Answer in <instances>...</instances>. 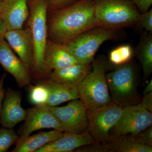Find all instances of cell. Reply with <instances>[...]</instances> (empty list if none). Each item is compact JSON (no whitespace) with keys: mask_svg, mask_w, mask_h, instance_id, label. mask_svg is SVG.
Instances as JSON below:
<instances>
[{"mask_svg":"<svg viewBox=\"0 0 152 152\" xmlns=\"http://www.w3.org/2000/svg\"><path fill=\"white\" fill-rule=\"evenodd\" d=\"M78 152H107L109 149L107 143H94L86 145L77 149Z\"/></svg>","mask_w":152,"mask_h":152,"instance_id":"obj_27","label":"cell"},{"mask_svg":"<svg viewBox=\"0 0 152 152\" xmlns=\"http://www.w3.org/2000/svg\"><path fill=\"white\" fill-rule=\"evenodd\" d=\"M106 76L112 102L122 107L140 103L137 73L133 64L129 62L117 66Z\"/></svg>","mask_w":152,"mask_h":152,"instance_id":"obj_2","label":"cell"},{"mask_svg":"<svg viewBox=\"0 0 152 152\" xmlns=\"http://www.w3.org/2000/svg\"><path fill=\"white\" fill-rule=\"evenodd\" d=\"M49 96V88L44 80L29 87L28 97L32 104L34 106L46 105Z\"/></svg>","mask_w":152,"mask_h":152,"instance_id":"obj_22","label":"cell"},{"mask_svg":"<svg viewBox=\"0 0 152 152\" xmlns=\"http://www.w3.org/2000/svg\"><path fill=\"white\" fill-rule=\"evenodd\" d=\"M63 132L54 130L35 134L19 137L12 152H36L40 148L61 135Z\"/></svg>","mask_w":152,"mask_h":152,"instance_id":"obj_18","label":"cell"},{"mask_svg":"<svg viewBox=\"0 0 152 152\" xmlns=\"http://www.w3.org/2000/svg\"><path fill=\"white\" fill-rule=\"evenodd\" d=\"M27 0H2L0 16L7 30L22 28L29 15Z\"/></svg>","mask_w":152,"mask_h":152,"instance_id":"obj_15","label":"cell"},{"mask_svg":"<svg viewBox=\"0 0 152 152\" xmlns=\"http://www.w3.org/2000/svg\"><path fill=\"white\" fill-rule=\"evenodd\" d=\"M122 110V107L111 102L87 111V130L96 142H109L110 132L119 119Z\"/></svg>","mask_w":152,"mask_h":152,"instance_id":"obj_7","label":"cell"},{"mask_svg":"<svg viewBox=\"0 0 152 152\" xmlns=\"http://www.w3.org/2000/svg\"><path fill=\"white\" fill-rule=\"evenodd\" d=\"M152 92V80L151 79V80L148 83V84L145 87V89L143 94L144 95L146 94H148V93Z\"/></svg>","mask_w":152,"mask_h":152,"instance_id":"obj_33","label":"cell"},{"mask_svg":"<svg viewBox=\"0 0 152 152\" xmlns=\"http://www.w3.org/2000/svg\"><path fill=\"white\" fill-rule=\"evenodd\" d=\"M129 135L136 142L145 146L152 148V126L137 134Z\"/></svg>","mask_w":152,"mask_h":152,"instance_id":"obj_25","label":"cell"},{"mask_svg":"<svg viewBox=\"0 0 152 152\" xmlns=\"http://www.w3.org/2000/svg\"><path fill=\"white\" fill-rule=\"evenodd\" d=\"M19 137L13 128H0V152L8 151L10 147L16 143Z\"/></svg>","mask_w":152,"mask_h":152,"instance_id":"obj_24","label":"cell"},{"mask_svg":"<svg viewBox=\"0 0 152 152\" xmlns=\"http://www.w3.org/2000/svg\"><path fill=\"white\" fill-rule=\"evenodd\" d=\"M21 102L20 92L11 88L6 90L0 115V124L2 126L13 128L24 121L27 110L22 107Z\"/></svg>","mask_w":152,"mask_h":152,"instance_id":"obj_12","label":"cell"},{"mask_svg":"<svg viewBox=\"0 0 152 152\" xmlns=\"http://www.w3.org/2000/svg\"><path fill=\"white\" fill-rule=\"evenodd\" d=\"M47 0H33L31 4L28 28L32 36L34 45L33 68L38 76H42L49 71L46 66L44 55L47 42Z\"/></svg>","mask_w":152,"mask_h":152,"instance_id":"obj_4","label":"cell"},{"mask_svg":"<svg viewBox=\"0 0 152 152\" xmlns=\"http://www.w3.org/2000/svg\"><path fill=\"white\" fill-rule=\"evenodd\" d=\"M133 53L132 48L130 45H122L112 50L109 55V60L114 65H122L130 62Z\"/></svg>","mask_w":152,"mask_h":152,"instance_id":"obj_23","label":"cell"},{"mask_svg":"<svg viewBox=\"0 0 152 152\" xmlns=\"http://www.w3.org/2000/svg\"><path fill=\"white\" fill-rule=\"evenodd\" d=\"M44 60L49 71L78 63L63 44L50 41L47 42Z\"/></svg>","mask_w":152,"mask_h":152,"instance_id":"obj_16","label":"cell"},{"mask_svg":"<svg viewBox=\"0 0 152 152\" xmlns=\"http://www.w3.org/2000/svg\"><path fill=\"white\" fill-rule=\"evenodd\" d=\"M0 64L14 77L20 88L29 86L31 69L15 55L5 39L0 42Z\"/></svg>","mask_w":152,"mask_h":152,"instance_id":"obj_11","label":"cell"},{"mask_svg":"<svg viewBox=\"0 0 152 152\" xmlns=\"http://www.w3.org/2000/svg\"><path fill=\"white\" fill-rule=\"evenodd\" d=\"M93 63L90 72L78 86L79 99L87 111L112 102L106 79L107 65L100 59Z\"/></svg>","mask_w":152,"mask_h":152,"instance_id":"obj_3","label":"cell"},{"mask_svg":"<svg viewBox=\"0 0 152 152\" xmlns=\"http://www.w3.org/2000/svg\"><path fill=\"white\" fill-rule=\"evenodd\" d=\"M114 29L98 27L82 33L63 43L78 63L91 64L101 45L113 38Z\"/></svg>","mask_w":152,"mask_h":152,"instance_id":"obj_6","label":"cell"},{"mask_svg":"<svg viewBox=\"0 0 152 152\" xmlns=\"http://www.w3.org/2000/svg\"><path fill=\"white\" fill-rule=\"evenodd\" d=\"M25 122L19 129L20 137H26L45 129H51L64 132V130L47 105L35 106L27 110Z\"/></svg>","mask_w":152,"mask_h":152,"instance_id":"obj_10","label":"cell"},{"mask_svg":"<svg viewBox=\"0 0 152 152\" xmlns=\"http://www.w3.org/2000/svg\"><path fill=\"white\" fill-rule=\"evenodd\" d=\"M152 125V113L140 104L123 107L119 119L110 133V140L121 136L135 134Z\"/></svg>","mask_w":152,"mask_h":152,"instance_id":"obj_8","label":"cell"},{"mask_svg":"<svg viewBox=\"0 0 152 152\" xmlns=\"http://www.w3.org/2000/svg\"><path fill=\"white\" fill-rule=\"evenodd\" d=\"M2 2V0H0V12H1V7Z\"/></svg>","mask_w":152,"mask_h":152,"instance_id":"obj_34","label":"cell"},{"mask_svg":"<svg viewBox=\"0 0 152 152\" xmlns=\"http://www.w3.org/2000/svg\"><path fill=\"white\" fill-rule=\"evenodd\" d=\"M140 27L144 29L146 32L152 33V10L140 14L137 22Z\"/></svg>","mask_w":152,"mask_h":152,"instance_id":"obj_26","label":"cell"},{"mask_svg":"<svg viewBox=\"0 0 152 152\" xmlns=\"http://www.w3.org/2000/svg\"><path fill=\"white\" fill-rule=\"evenodd\" d=\"M91 64L77 63L62 69L54 70L49 79L59 83L78 87L91 69Z\"/></svg>","mask_w":152,"mask_h":152,"instance_id":"obj_17","label":"cell"},{"mask_svg":"<svg viewBox=\"0 0 152 152\" xmlns=\"http://www.w3.org/2000/svg\"><path fill=\"white\" fill-rule=\"evenodd\" d=\"M95 14L101 27L112 29L136 23L140 15L129 0H97Z\"/></svg>","mask_w":152,"mask_h":152,"instance_id":"obj_5","label":"cell"},{"mask_svg":"<svg viewBox=\"0 0 152 152\" xmlns=\"http://www.w3.org/2000/svg\"><path fill=\"white\" fill-rule=\"evenodd\" d=\"M134 3L137 7L141 14L149 10L152 5V0H134Z\"/></svg>","mask_w":152,"mask_h":152,"instance_id":"obj_28","label":"cell"},{"mask_svg":"<svg viewBox=\"0 0 152 152\" xmlns=\"http://www.w3.org/2000/svg\"><path fill=\"white\" fill-rule=\"evenodd\" d=\"M49 107L62 127L64 132L80 134L87 130V110L80 100L72 101L62 107Z\"/></svg>","mask_w":152,"mask_h":152,"instance_id":"obj_9","label":"cell"},{"mask_svg":"<svg viewBox=\"0 0 152 152\" xmlns=\"http://www.w3.org/2000/svg\"><path fill=\"white\" fill-rule=\"evenodd\" d=\"M109 152H152V148L134 141L129 135L121 136L107 143Z\"/></svg>","mask_w":152,"mask_h":152,"instance_id":"obj_21","label":"cell"},{"mask_svg":"<svg viewBox=\"0 0 152 152\" xmlns=\"http://www.w3.org/2000/svg\"><path fill=\"white\" fill-rule=\"evenodd\" d=\"M101 27L95 14V1L83 0L61 9L52 18L50 34L56 42L63 44L86 31Z\"/></svg>","mask_w":152,"mask_h":152,"instance_id":"obj_1","label":"cell"},{"mask_svg":"<svg viewBox=\"0 0 152 152\" xmlns=\"http://www.w3.org/2000/svg\"><path fill=\"white\" fill-rule=\"evenodd\" d=\"M140 104L144 109L152 113V92L144 95Z\"/></svg>","mask_w":152,"mask_h":152,"instance_id":"obj_29","label":"cell"},{"mask_svg":"<svg viewBox=\"0 0 152 152\" xmlns=\"http://www.w3.org/2000/svg\"><path fill=\"white\" fill-rule=\"evenodd\" d=\"M6 76V74H4L0 79V115H1V110L2 107L3 100H4L6 92V90L4 88V83Z\"/></svg>","mask_w":152,"mask_h":152,"instance_id":"obj_31","label":"cell"},{"mask_svg":"<svg viewBox=\"0 0 152 152\" xmlns=\"http://www.w3.org/2000/svg\"><path fill=\"white\" fill-rule=\"evenodd\" d=\"M96 142L87 130L80 134L64 132L58 138L36 152H73L80 147Z\"/></svg>","mask_w":152,"mask_h":152,"instance_id":"obj_14","label":"cell"},{"mask_svg":"<svg viewBox=\"0 0 152 152\" xmlns=\"http://www.w3.org/2000/svg\"><path fill=\"white\" fill-rule=\"evenodd\" d=\"M4 39L22 61L30 69H32L34 45L29 28L7 31Z\"/></svg>","mask_w":152,"mask_h":152,"instance_id":"obj_13","label":"cell"},{"mask_svg":"<svg viewBox=\"0 0 152 152\" xmlns=\"http://www.w3.org/2000/svg\"><path fill=\"white\" fill-rule=\"evenodd\" d=\"M141 64L145 79H148L152 72V33L145 32L142 36L136 50Z\"/></svg>","mask_w":152,"mask_h":152,"instance_id":"obj_20","label":"cell"},{"mask_svg":"<svg viewBox=\"0 0 152 152\" xmlns=\"http://www.w3.org/2000/svg\"><path fill=\"white\" fill-rule=\"evenodd\" d=\"M7 31L5 25L0 16V42L5 39V35Z\"/></svg>","mask_w":152,"mask_h":152,"instance_id":"obj_32","label":"cell"},{"mask_svg":"<svg viewBox=\"0 0 152 152\" xmlns=\"http://www.w3.org/2000/svg\"><path fill=\"white\" fill-rule=\"evenodd\" d=\"M44 81L49 88L46 104L49 107L57 106L68 101L79 99L78 87L59 83L49 79Z\"/></svg>","mask_w":152,"mask_h":152,"instance_id":"obj_19","label":"cell"},{"mask_svg":"<svg viewBox=\"0 0 152 152\" xmlns=\"http://www.w3.org/2000/svg\"><path fill=\"white\" fill-rule=\"evenodd\" d=\"M73 0H50V4L52 8L61 9L67 5Z\"/></svg>","mask_w":152,"mask_h":152,"instance_id":"obj_30","label":"cell"}]
</instances>
